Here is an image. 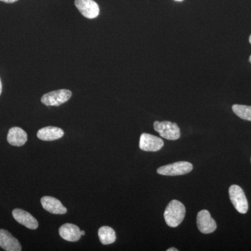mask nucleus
Masks as SVG:
<instances>
[{"instance_id": "obj_18", "label": "nucleus", "mask_w": 251, "mask_h": 251, "mask_svg": "<svg viewBox=\"0 0 251 251\" xmlns=\"http://www.w3.org/2000/svg\"><path fill=\"white\" fill-rule=\"evenodd\" d=\"M167 251H178V249H175V248H171V249H168Z\"/></svg>"}, {"instance_id": "obj_23", "label": "nucleus", "mask_w": 251, "mask_h": 251, "mask_svg": "<svg viewBox=\"0 0 251 251\" xmlns=\"http://www.w3.org/2000/svg\"><path fill=\"white\" fill-rule=\"evenodd\" d=\"M249 61H250V62L251 63V55L250 56V58H249Z\"/></svg>"}, {"instance_id": "obj_8", "label": "nucleus", "mask_w": 251, "mask_h": 251, "mask_svg": "<svg viewBox=\"0 0 251 251\" xmlns=\"http://www.w3.org/2000/svg\"><path fill=\"white\" fill-rule=\"evenodd\" d=\"M198 229L203 234H210L214 232L217 227V225L211 218L210 213L207 210L200 211L197 216Z\"/></svg>"}, {"instance_id": "obj_10", "label": "nucleus", "mask_w": 251, "mask_h": 251, "mask_svg": "<svg viewBox=\"0 0 251 251\" xmlns=\"http://www.w3.org/2000/svg\"><path fill=\"white\" fill-rule=\"evenodd\" d=\"M12 215L18 223L25 226L27 228L36 229L39 227L37 220L27 211L21 209H15L12 211Z\"/></svg>"}, {"instance_id": "obj_17", "label": "nucleus", "mask_w": 251, "mask_h": 251, "mask_svg": "<svg viewBox=\"0 0 251 251\" xmlns=\"http://www.w3.org/2000/svg\"><path fill=\"white\" fill-rule=\"evenodd\" d=\"M1 1H4L5 3H9V4H11V3L16 2V1H18V0H0Z\"/></svg>"}, {"instance_id": "obj_22", "label": "nucleus", "mask_w": 251, "mask_h": 251, "mask_svg": "<svg viewBox=\"0 0 251 251\" xmlns=\"http://www.w3.org/2000/svg\"><path fill=\"white\" fill-rule=\"evenodd\" d=\"M175 1H182L183 0H175Z\"/></svg>"}, {"instance_id": "obj_6", "label": "nucleus", "mask_w": 251, "mask_h": 251, "mask_svg": "<svg viewBox=\"0 0 251 251\" xmlns=\"http://www.w3.org/2000/svg\"><path fill=\"white\" fill-rule=\"evenodd\" d=\"M75 5L84 17L94 19L98 17L100 9L94 0H75Z\"/></svg>"}, {"instance_id": "obj_16", "label": "nucleus", "mask_w": 251, "mask_h": 251, "mask_svg": "<svg viewBox=\"0 0 251 251\" xmlns=\"http://www.w3.org/2000/svg\"><path fill=\"white\" fill-rule=\"evenodd\" d=\"M232 110L242 120L251 122V106L236 104L232 106Z\"/></svg>"}, {"instance_id": "obj_7", "label": "nucleus", "mask_w": 251, "mask_h": 251, "mask_svg": "<svg viewBox=\"0 0 251 251\" xmlns=\"http://www.w3.org/2000/svg\"><path fill=\"white\" fill-rule=\"evenodd\" d=\"M164 145L161 138L155 135L143 133L140 135L139 147L140 150L145 151H158Z\"/></svg>"}, {"instance_id": "obj_14", "label": "nucleus", "mask_w": 251, "mask_h": 251, "mask_svg": "<svg viewBox=\"0 0 251 251\" xmlns=\"http://www.w3.org/2000/svg\"><path fill=\"white\" fill-rule=\"evenodd\" d=\"M64 130L62 128L55 126H47L41 128L37 133L39 139L44 141H53L62 138Z\"/></svg>"}, {"instance_id": "obj_4", "label": "nucleus", "mask_w": 251, "mask_h": 251, "mask_svg": "<svg viewBox=\"0 0 251 251\" xmlns=\"http://www.w3.org/2000/svg\"><path fill=\"white\" fill-rule=\"evenodd\" d=\"M153 128L165 139L176 140L180 138V129L176 123L168 121H156L153 124Z\"/></svg>"}, {"instance_id": "obj_21", "label": "nucleus", "mask_w": 251, "mask_h": 251, "mask_svg": "<svg viewBox=\"0 0 251 251\" xmlns=\"http://www.w3.org/2000/svg\"><path fill=\"white\" fill-rule=\"evenodd\" d=\"M249 42H250V44H251V35L250 36V37H249Z\"/></svg>"}, {"instance_id": "obj_13", "label": "nucleus", "mask_w": 251, "mask_h": 251, "mask_svg": "<svg viewBox=\"0 0 251 251\" xmlns=\"http://www.w3.org/2000/svg\"><path fill=\"white\" fill-rule=\"evenodd\" d=\"M7 141L13 146H23L27 141V133L20 127H13L8 133Z\"/></svg>"}, {"instance_id": "obj_15", "label": "nucleus", "mask_w": 251, "mask_h": 251, "mask_svg": "<svg viewBox=\"0 0 251 251\" xmlns=\"http://www.w3.org/2000/svg\"><path fill=\"white\" fill-rule=\"evenodd\" d=\"M99 237L103 245L111 244L116 241V234L112 227L103 226L99 229Z\"/></svg>"}, {"instance_id": "obj_3", "label": "nucleus", "mask_w": 251, "mask_h": 251, "mask_svg": "<svg viewBox=\"0 0 251 251\" xmlns=\"http://www.w3.org/2000/svg\"><path fill=\"white\" fill-rule=\"evenodd\" d=\"M193 170V165L186 161L176 162L172 164L160 167L157 170V173L166 176H179L188 174Z\"/></svg>"}, {"instance_id": "obj_2", "label": "nucleus", "mask_w": 251, "mask_h": 251, "mask_svg": "<svg viewBox=\"0 0 251 251\" xmlns=\"http://www.w3.org/2000/svg\"><path fill=\"white\" fill-rule=\"evenodd\" d=\"M229 195L231 202L238 212L247 214L249 204L242 188L237 185H232L229 188Z\"/></svg>"}, {"instance_id": "obj_1", "label": "nucleus", "mask_w": 251, "mask_h": 251, "mask_svg": "<svg viewBox=\"0 0 251 251\" xmlns=\"http://www.w3.org/2000/svg\"><path fill=\"white\" fill-rule=\"evenodd\" d=\"M186 209L184 204L176 200H173L167 206L164 211L166 224L171 227L179 226L184 219Z\"/></svg>"}, {"instance_id": "obj_19", "label": "nucleus", "mask_w": 251, "mask_h": 251, "mask_svg": "<svg viewBox=\"0 0 251 251\" xmlns=\"http://www.w3.org/2000/svg\"><path fill=\"white\" fill-rule=\"evenodd\" d=\"M1 91H2V85H1V80H0V95H1Z\"/></svg>"}, {"instance_id": "obj_12", "label": "nucleus", "mask_w": 251, "mask_h": 251, "mask_svg": "<svg viewBox=\"0 0 251 251\" xmlns=\"http://www.w3.org/2000/svg\"><path fill=\"white\" fill-rule=\"evenodd\" d=\"M80 228L75 225L66 224L59 227V233L60 237L68 242H77L81 237Z\"/></svg>"}, {"instance_id": "obj_11", "label": "nucleus", "mask_w": 251, "mask_h": 251, "mask_svg": "<svg viewBox=\"0 0 251 251\" xmlns=\"http://www.w3.org/2000/svg\"><path fill=\"white\" fill-rule=\"evenodd\" d=\"M41 203L45 210L52 214H64L67 212L65 207L57 198L45 196L41 199Z\"/></svg>"}, {"instance_id": "obj_5", "label": "nucleus", "mask_w": 251, "mask_h": 251, "mask_svg": "<svg viewBox=\"0 0 251 251\" xmlns=\"http://www.w3.org/2000/svg\"><path fill=\"white\" fill-rule=\"evenodd\" d=\"M72 92L68 90L52 91L44 94L41 98V103L47 106H59L71 99Z\"/></svg>"}, {"instance_id": "obj_9", "label": "nucleus", "mask_w": 251, "mask_h": 251, "mask_svg": "<svg viewBox=\"0 0 251 251\" xmlns=\"http://www.w3.org/2000/svg\"><path fill=\"white\" fill-rule=\"evenodd\" d=\"M0 247L6 251L22 250L19 241L7 230L3 229H0Z\"/></svg>"}, {"instance_id": "obj_20", "label": "nucleus", "mask_w": 251, "mask_h": 251, "mask_svg": "<svg viewBox=\"0 0 251 251\" xmlns=\"http://www.w3.org/2000/svg\"><path fill=\"white\" fill-rule=\"evenodd\" d=\"M81 235H85V231H81Z\"/></svg>"}]
</instances>
